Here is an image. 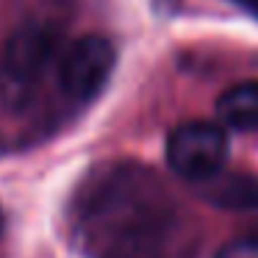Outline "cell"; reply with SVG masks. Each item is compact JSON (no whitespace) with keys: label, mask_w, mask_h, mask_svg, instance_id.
Returning a JSON list of instances; mask_svg holds the SVG:
<instances>
[{"label":"cell","mask_w":258,"mask_h":258,"mask_svg":"<svg viewBox=\"0 0 258 258\" xmlns=\"http://www.w3.org/2000/svg\"><path fill=\"white\" fill-rule=\"evenodd\" d=\"M58 50L61 34L53 25L31 23L17 28L0 47V97L23 106Z\"/></svg>","instance_id":"1"},{"label":"cell","mask_w":258,"mask_h":258,"mask_svg":"<svg viewBox=\"0 0 258 258\" xmlns=\"http://www.w3.org/2000/svg\"><path fill=\"white\" fill-rule=\"evenodd\" d=\"M228 161V136L219 125L191 119L169 134L167 139V164L175 175L186 180H203L222 172Z\"/></svg>","instance_id":"2"},{"label":"cell","mask_w":258,"mask_h":258,"mask_svg":"<svg viewBox=\"0 0 258 258\" xmlns=\"http://www.w3.org/2000/svg\"><path fill=\"white\" fill-rule=\"evenodd\" d=\"M114 64H117V50L106 36H81L61 53V67H58L61 89L75 100H92L108 84Z\"/></svg>","instance_id":"3"},{"label":"cell","mask_w":258,"mask_h":258,"mask_svg":"<svg viewBox=\"0 0 258 258\" xmlns=\"http://www.w3.org/2000/svg\"><path fill=\"white\" fill-rule=\"evenodd\" d=\"M203 183H206V197L214 206L233 208V211H258V175L217 172Z\"/></svg>","instance_id":"4"},{"label":"cell","mask_w":258,"mask_h":258,"mask_svg":"<svg viewBox=\"0 0 258 258\" xmlns=\"http://www.w3.org/2000/svg\"><path fill=\"white\" fill-rule=\"evenodd\" d=\"M217 117L236 131H258V81H244L217 97Z\"/></svg>","instance_id":"5"},{"label":"cell","mask_w":258,"mask_h":258,"mask_svg":"<svg viewBox=\"0 0 258 258\" xmlns=\"http://www.w3.org/2000/svg\"><path fill=\"white\" fill-rule=\"evenodd\" d=\"M214 258H258V236H241L219 247Z\"/></svg>","instance_id":"6"},{"label":"cell","mask_w":258,"mask_h":258,"mask_svg":"<svg viewBox=\"0 0 258 258\" xmlns=\"http://www.w3.org/2000/svg\"><path fill=\"white\" fill-rule=\"evenodd\" d=\"M239 3H241L244 9H250V12H255V14H258V0H239Z\"/></svg>","instance_id":"7"},{"label":"cell","mask_w":258,"mask_h":258,"mask_svg":"<svg viewBox=\"0 0 258 258\" xmlns=\"http://www.w3.org/2000/svg\"><path fill=\"white\" fill-rule=\"evenodd\" d=\"M0 230H3V214H0Z\"/></svg>","instance_id":"8"}]
</instances>
